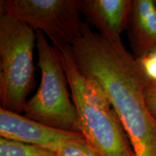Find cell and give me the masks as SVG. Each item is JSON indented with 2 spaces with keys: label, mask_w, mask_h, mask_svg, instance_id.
Instances as JSON below:
<instances>
[{
  "label": "cell",
  "mask_w": 156,
  "mask_h": 156,
  "mask_svg": "<svg viewBox=\"0 0 156 156\" xmlns=\"http://www.w3.org/2000/svg\"><path fill=\"white\" fill-rule=\"evenodd\" d=\"M78 68L101 84L119 117L136 156H156V118L145 91L151 83L122 41L112 42L86 22L69 46Z\"/></svg>",
  "instance_id": "obj_1"
},
{
  "label": "cell",
  "mask_w": 156,
  "mask_h": 156,
  "mask_svg": "<svg viewBox=\"0 0 156 156\" xmlns=\"http://www.w3.org/2000/svg\"><path fill=\"white\" fill-rule=\"evenodd\" d=\"M36 31L11 15L0 13L1 108L20 114L35 87Z\"/></svg>",
  "instance_id": "obj_2"
},
{
  "label": "cell",
  "mask_w": 156,
  "mask_h": 156,
  "mask_svg": "<svg viewBox=\"0 0 156 156\" xmlns=\"http://www.w3.org/2000/svg\"><path fill=\"white\" fill-rule=\"evenodd\" d=\"M36 35L41 78L36 94L26 103L25 116L58 129L80 132L77 109L67 89L61 53L48 43L44 33L36 30Z\"/></svg>",
  "instance_id": "obj_3"
},
{
  "label": "cell",
  "mask_w": 156,
  "mask_h": 156,
  "mask_svg": "<svg viewBox=\"0 0 156 156\" xmlns=\"http://www.w3.org/2000/svg\"><path fill=\"white\" fill-rule=\"evenodd\" d=\"M82 0H1L0 13L11 15L47 36L54 47L70 46L81 34Z\"/></svg>",
  "instance_id": "obj_4"
},
{
  "label": "cell",
  "mask_w": 156,
  "mask_h": 156,
  "mask_svg": "<svg viewBox=\"0 0 156 156\" xmlns=\"http://www.w3.org/2000/svg\"><path fill=\"white\" fill-rule=\"evenodd\" d=\"M71 93L79 119L80 132L99 155L136 156L114 107L93 106L75 91Z\"/></svg>",
  "instance_id": "obj_5"
},
{
  "label": "cell",
  "mask_w": 156,
  "mask_h": 156,
  "mask_svg": "<svg viewBox=\"0 0 156 156\" xmlns=\"http://www.w3.org/2000/svg\"><path fill=\"white\" fill-rule=\"evenodd\" d=\"M0 137L46 148L57 153L68 140L85 138L80 132L45 125L20 114L0 108Z\"/></svg>",
  "instance_id": "obj_6"
},
{
  "label": "cell",
  "mask_w": 156,
  "mask_h": 156,
  "mask_svg": "<svg viewBox=\"0 0 156 156\" xmlns=\"http://www.w3.org/2000/svg\"><path fill=\"white\" fill-rule=\"evenodd\" d=\"M133 0H82L80 12L89 25L112 42L122 41L121 35L127 27Z\"/></svg>",
  "instance_id": "obj_7"
},
{
  "label": "cell",
  "mask_w": 156,
  "mask_h": 156,
  "mask_svg": "<svg viewBox=\"0 0 156 156\" xmlns=\"http://www.w3.org/2000/svg\"><path fill=\"white\" fill-rule=\"evenodd\" d=\"M126 30L134 57L156 50L155 0H133Z\"/></svg>",
  "instance_id": "obj_8"
},
{
  "label": "cell",
  "mask_w": 156,
  "mask_h": 156,
  "mask_svg": "<svg viewBox=\"0 0 156 156\" xmlns=\"http://www.w3.org/2000/svg\"><path fill=\"white\" fill-rule=\"evenodd\" d=\"M0 156H57L56 153L38 146L0 137Z\"/></svg>",
  "instance_id": "obj_9"
},
{
  "label": "cell",
  "mask_w": 156,
  "mask_h": 156,
  "mask_svg": "<svg viewBox=\"0 0 156 156\" xmlns=\"http://www.w3.org/2000/svg\"><path fill=\"white\" fill-rule=\"evenodd\" d=\"M57 156H100L85 138L68 140L56 153Z\"/></svg>",
  "instance_id": "obj_10"
},
{
  "label": "cell",
  "mask_w": 156,
  "mask_h": 156,
  "mask_svg": "<svg viewBox=\"0 0 156 156\" xmlns=\"http://www.w3.org/2000/svg\"><path fill=\"white\" fill-rule=\"evenodd\" d=\"M136 58L148 80L153 83H156V50Z\"/></svg>",
  "instance_id": "obj_11"
},
{
  "label": "cell",
  "mask_w": 156,
  "mask_h": 156,
  "mask_svg": "<svg viewBox=\"0 0 156 156\" xmlns=\"http://www.w3.org/2000/svg\"><path fill=\"white\" fill-rule=\"evenodd\" d=\"M145 98L148 110L156 118V83L151 82L145 91Z\"/></svg>",
  "instance_id": "obj_12"
},
{
  "label": "cell",
  "mask_w": 156,
  "mask_h": 156,
  "mask_svg": "<svg viewBox=\"0 0 156 156\" xmlns=\"http://www.w3.org/2000/svg\"><path fill=\"white\" fill-rule=\"evenodd\" d=\"M155 5H156V0H155Z\"/></svg>",
  "instance_id": "obj_13"
}]
</instances>
